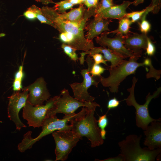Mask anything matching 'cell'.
I'll list each match as a JSON object with an SVG mask.
<instances>
[{
  "label": "cell",
  "instance_id": "6da1fadb",
  "mask_svg": "<svg viewBox=\"0 0 161 161\" xmlns=\"http://www.w3.org/2000/svg\"><path fill=\"white\" fill-rule=\"evenodd\" d=\"M41 9L44 16L60 32L69 33L75 36L80 50L86 52L95 47L93 41L87 39L84 35V30L86 23L76 24L66 20L61 17L53 7L46 6Z\"/></svg>",
  "mask_w": 161,
  "mask_h": 161
},
{
  "label": "cell",
  "instance_id": "7a4b0ae2",
  "mask_svg": "<svg viewBox=\"0 0 161 161\" xmlns=\"http://www.w3.org/2000/svg\"><path fill=\"white\" fill-rule=\"evenodd\" d=\"M87 110V107H83L79 113L70 115H65L62 119L58 118L56 115L46 117L42 126V130L39 134L36 137L33 138L31 137V131L25 134L23 140L19 143L20 149L25 151L31 148L34 144L43 137L55 131L72 130V126L69 125L68 123L85 114Z\"/></svg>",
  "mask_w": 161,
  "mask_h": 161
},
{
  "label": "cell",
  "instance_id": "3957f363",
  "mask_svg": "<svg viewBox=\"0 0 161 161\" xmlns=\"http://www.w3.org/2000/svg\"><path fill=\"white\" fill-rule=\"evenodd\" d=\"M97 106L87 107L86 113L70 122L72 130L81 138L86 137L91 143V147L94 148L103 144V140L100 135V129L97 125V120L94 116Z\"/></svg>",
  "mask_w": 161,
  "mask_h": 161
},
{
  "label": "cell",
  "instance_id": "277c9868",
  "mask_svg": "<svg viewBox=\"0 0 161 161\" xmlns=\"http://www.w3.org/2000/svg\"><path fill=\"white\" fill-rule=\"evenodd\" d=\"M142 135L139 136L133 134L126 137L120 141L118 145L125 161H154L161 153V148L150 150L148 148H142L140 141Z\"/></svg>",
  "mask_w": 161,
  "mask_h": 161
},
{
  "label": "cell",
  "instance_id": "5b68a950",
  "mask_svg": "<svg viewBox=\"0 0 161 161\" xmlns=\"http://www.w3.org/2000/svg\"><path fill=\"white\" fill-rule=\"evenodd\" d=\"M138 57H130L128 61L124 60L116 67L109 69V75L107 78L100 77V82L104 87H108L112 93L118 92L120 83L127 77L134 74L139 67L149 65L151 63L149 59L145 60L143 62L137 61Z\"/></svg>",
  "mask_w": 161,
  "mask_h": 161
},
{
  "label": "cell",
  "instance_id": "8992f818",
  "mask_svg": "<svg viewBox=\"0 0 161 161\" xmlns=\"http://www.w3.org/2000/svg\"><path fill=\"white\" fill-rule=\"evenodd\" d=\"M137 81V79L135 77H134L132 86L127 89L128 91L129 92V95L125 100L128 106H133L135 109V120L137 126L145 130L151 122L154 121H161L160 118L155 119L151 117L148 110L149 103L152 99L157 97L159 95L161 92V88L160 87L158 88L152 95L149 92L146 97L145 103L143 105H140L136 102L134 95V89Z\"/></svg>",
  "mask_w": 161,
  "mask_h": 161
},
{
  "label": "cell",
  "instance_id": "52a82bcc",
  "mask_svg": "<svg viewBox=\"0 0 161 161\" xmlns=\"http://www.w3.org/2000/svg\"><path fill=\"white\" fill-rule=\"evenodd\" d=\"M62 96L54 97L55 102L54 107L47 111L46 117L55 115L62 113L65 115L73 114L80 107L91 106L99 107L100 105L95 102H82L71 96L67 89H64L61 92Z\"/></svg>",
  "mask_w": 161,
  "mask_h": 161
},
{
  "label": "cell",
  "instance_id": "ba28073f",
  "mask_svg": "<svg viewBox=\"0 0 161 161\" xmlns=\"http://www.w3.org/2000/svg\"><path fill=\"white\" fill-rule=\"evenodd\" d=\"M85 61L87 64L88 67L81 70L83 82L81 83H74L70 86L72 90L75 98L82 102H92L95 98L90 95L88 90L92 85L97 87L98 83L100 82V76H94L90 75L89 72L95 62L90 55L87 56Z\"/></svg>",
  "mask_w": 161,
  "mask_h": 161
},
{
  "label": "cell",
  "instance_id": "9c48e42d",
  "mask_svg": "<svg viewBox=\"0 0 161 161\" xmlns=\"http://www.w3.org/2000/svg\"><path fill=\"white\" fill-rule=\"evenodd\" d=\"M52 134L56 145L55 161L66 160L81 138L72 130H57Z\"/></svg>",
  "mask_w": 161,
  "mask_h": 161
},
{
  "label": "cell",
  "instance_id": "30bf717a",
  "mask_svg": "<svg viewBox=\"0 0 161 161\" xmlns=\"http://www.w3.org/2000/svg\"><path fill=\"white\" fill-rule=\"evenodd\" d=\"M54 97L47 100L45 105L32 106L26 101L23 107L22 117L26 120L29 126L34 128L41 127L47 111L54 105Z\"/></svg>",
  "mask_w": 161,
  "mask_h": 161
},
{
  "label": "cell",
  "instance_id": "8fae6325",
  "mask_svg": "<svg viewBox=\"0 0 161 161\" xmlns=\"http://www.w3.org/2000/svg\"><path fill=\"white\" fill-rule=\"evenodd\" d=\"M22 91V92L16 91L8 97L9 100L8 117L14 123L16 129L19 130L27 126L21 121L18 115L21 109L25 105L28 94V91L25 88Z\"/></svg>",
  "mask_w": 161,
  "mask_h": 161
},
{
  "label": "cell",
  "instance_id": "7c38bea8",
  "mask_svg": "<svg viewBox=\"0 0 161 161\" xmlns=\"http://www.w3.org/2000/svg\"><path fill=\"white\" fill-rule=\"evenodd\" d=\"M107 35L103 32L100 36H97L95 38L96 42L101 46L107 47L112 51L123 57L124 58L128 57H138L131 51L127 49L124 43V37L119 35L113 38H108Z\"/></svg>",
  "mask_w": 161,
  "mask_h": 161
},
{
  "label": "cell",
  "instance_id": "4fadbf2b",
  "mask_svg": "<svg viewBox=\"0 0 161 161\" xmlns=\"http://www.w3.org/2000/svg\"><path fill=\"white\" fill-rule=\"evenodd\" d=\"M46 84L44 79L41 77L25 87L29 92L27 101L34 106L43 105L44 102L47 101L50 96Z\"/></svg>",
  "mask_w": 161,
  "mask_h": 161
},
{
  "label": "cell",
  "instance_id": "5bb4252c",
  "mask_svg": "<svg viewBox=\"0 0 161 161\" xmlns=\"http://www.w3.org/2000/svg\"><path fill=\"white\" fill-rule=\"evenodd\" d=\"M97 53L103 54L104 59L107 61L111 62L110 68L116 67L124 60V58L123 57L112 51L109 48H107L106 47L102 46L98 47H94L90 50L80 53V56L78 59L80 64H83L85 61L84 57L86 55L88 54L90 56Z\"/></svg>",
  "mask_w": 161,
  "mask_h": 161
},
{
  "label": "cell",
  "instance_id": "9a60e30c",
  "mask_svg": "<svg viewBox=\"0 0 161 161\" xmlns=\"http://www.w3.org/2000/svg\"><path fill=\"white\" fill-rule=\"evenodd\" d=\"M151 123L144 131V145L150 150L161 148V123L154 121Z\"/></svg>",
  "mask_w": 161,
  "mask_h": 161
},
{
  "label": "cell",
  "instance_id": "2e32d148",
  "mask_svg": "<svg viewBox=\"0 0 161 161\" xmlns=\"http://www.w3.org/2000/svg\"><path fill=\"white\" fill-rule=\"evenodd\" d=\"M94 16V18L86 25L85 28L87 31L85 37L91 41L103 32L109 31L108 26L112 21L111 19L105 18L98 15H95Z\"/></svg>",
  "mask_w": 161,
  "mask_h": 161
},
{
  "label": "cell",
  "instance_id": "e0dca14e",
  "mask_svg": "<svg viewBox=\"0 0 161 161\" xmlns=\"http://www.w3.org/2000/svg\"><path fill=\"white\" fill-rule=\"evenodd\" d=\"M148 37L146 34L144 33L128 35L124 37V44L127 49L139 57L141 54L140 49L146 48Z\"/></svg>",
  "mask_w": 161,
  "mask_h": 161
},
{
  "label": "cell",
  "instance_id": "ac0fdd59",
  "mask_svg": "<svg viewBox=\"0 0 161 161\" xmlns=\"http://www.w3.org/2000/svg\"><path fill=\"white\" fill-rule=\"evenodd\" d=\"M133 2L123 1L120 4H114L112 7L101 10L95 15L106 19H116L120 20L125 16L127 13V8Z\"/></svg>",
  "mask_w": 161,
  "mask_h": 161
},
{
  "label": "cell",
  "instance_id": "d6986e66",
  "mask_svg": "<svg viewBox=\"0 0 161 161\" xmlns=\"http://www.w3.org/2000/svg\"><path fill=\"white\" fill-rule=\"evenodd\" d=\"M132 23L131 19L125 16L119 20L117 29L107 32H103L107 35L110 33H117L124 37L127 36L129 32L130 26Z\"/></svg>",
  "mask_w": 161,
  "mask_h": 161
},
{
  "label": "cell",
  "instance_id": "ffe728a7",
  "mask_svg": "<svg viewBox=\"0 0 161 161\" xmlns=\"http://www.w3.org/2000/svg\"><path fill=\"white\" fill-rule=\"evenodd\" d=\"M146 10L140 20L138 24L140 31L142 33L146 34L150 30L151 25L146 19V17L148 13L152 11L151 8L149 6L146 7Z\"/></svg>",
  "mask_w": 161,
  "mask_h": 161
},
{
  "label": "cell",
  "instance_id": "44dd1931",
  "mask_svg": "<svg viewBox=\"0 0 161 161\" xmlns=\"http://www.w3.org/2000/svg\"><path fill=\"white\" fill-rule=\"evenodd\" d=\"M24 76L23 72V66H20L18 70L15 73V79L13 85L14 91H18L22 89V81Z\"/></svg>",
  "mask_w": 161,
  "mask_h": 161
},
{
  "label": "cell",
  "instance_id": "7402d4cb",
  "mask_svg": "<svg viewBox=\"0 0 161 161\" xmlns=\"http://www.w3.org/2000/svg\"><path fill=\"white\" fill-rule=\"evenodd\" d=\"M53 7L58 13L62 14L66 12V11L72 8L74 5L71 4L69 0H64L55 3Z\"/></svg>",
  "mask_w": 161,
  "mask_h": 161
},
{
  "label": "cell",
  "instance_id": "603a6c76",
  "mask_svg": "<svg viewBox=\"0 0 161 161\" xmlns=\"http://www.w3.org/2000/svg\"><path fill=\"white\" fill-rule=\"evenodd\" d=\"M33 10L36 15V17L41 23H44L49 25L54 28L55 26L54 24L48 19L42 13L41 8L37 7L35 5L31 6Z\"/></svg>",
  "mask_w": 161,
  "mask_h": 161
},
{
  "label": "cell",
  "instance_id": "cb8c5ba5",
  "mask_svg": "<svg viewBox=\"0 0 161 161\" xmlns=\"http://www.w3.org/2000/svg\"><path fill=\"white\" fill-rule=\"evenodd\" d=\"M61 47L64 52L72 60L75 61L79 59L78 55L76 53L77 50L75 48L64 43L61 45Z\"/></svg>",
  "mask_w": 161,
  "mask_h": 161
},
{
  "label": "cell",
  "instance_id": "d4e9b609",
  "mask_svg": "<svg viewBox=\"0 0 161 161\" xmlns=\"http://www.w3.org/2000/svg\"><path fill=\"white\" fill-rule=\"evenodd\" d=\"M146 10V8L140 11H134L126 14L125 16L131 19L132 23L140 20L143 14Z\"/></svg>",
  "mask_w": 161,
  "mask_h": 161
},
{
  "label": "cell",
  "instance_id": "484cf974",
  "mask_svg": "<svg viewBox=\"0 0 161 161\" xmlns=\"http://www.w3.org/2000/svg\"><path fill=\"white\" fill-rule=\"evenodd\" d=\"M106 69L99 64H96L95 63L92 66L89 73L94 76H100Z\"/></svg>",
  "mask_w": 161,
  "mask_h": 161
},
{
  "label": "cell",
  "instance_id": "4316f807",
  "mask_svg": "<svg viewBox=\"0 0 161 161\" xmlns=\"http://www.w3.org/2000/svg\"><path fill=\"white\" fill-rule=\"evenodd\" d=\"M114 4L113 2V0H100L97 9L96 14L104 9L112 7Z\"/></svg>",
  "mask_w": 161,
  "mask_h": 161
},
{
  "label": "cell",
  "instance_id": "83f0119b",
  "mask_svg": "<svg viewBox=\"0 0 161 161\" xmlns=\"http://www.w3.org/2000/svg\"><path fill=\"white\" fill-rule=\"evenodd\" d=\"M98 125L100 130H104L107 126L108 124V120L106 114L99 116L97 120Z\"/></svg>",
  "mask_w": 161,
  "mask_h": 161
},
{
  "label": "cell",
  "instance_id": "f1b7e54d",
  "mask_svg": "<svg viewBox=\"0 0 161 161\" xmlns=\"http://www.w3.org/2000/svg\"><path fill=\"white\" fill-rule=\"evenodd\" d=\"M90 56L92 57L94 62L96 64H99L103 63L106 65H107V61L105 60L103 55L101 53H97L93 54Z\"/></svg>",
  "mask_w": 161,
  "mask_h": 161
},
{
  "label": "cell",
  "instance_id": "f546056e",
  "mask_svg": "<svg viewBox=\"0 0 161 161\" xmlns=\"http://www.w3.org/2000/svg\"><path fill=\"white\" fill-rule=\"evenodd\" d=\"M146 49V53L149 56L153 55L156 50L154 45L151 39L148 37L147 38V46Z\"/></svg>",
  "mask_w": 161,
  "mask_h": 161
},
{
  "label": "cell",
  "instance_id": "4dcf8cb0",
  "mask_svg": "<svg viewBox=\"0 0 161 161\" xmlns=\"http://www.w3.org/2000/svg\"><path fill=\"white\" fill-rule=\"evenodd\" d=\"M149 6L152 9V12L154 13H157L161 7V0H152L151 4Z\"/></svg>",
  "mask_w": 161,
  "mask_h": 161
},
{
  "label": "cell",
  "instance_id": "1f68e13d",
  "mask_svg": "<svg viewBox=\"0 0 161 161\" xmlns=\"http://www.w3.org/2000/svg\"><path fill=\"white\" fill-rule=\"evenodd\" d=\"M99 0H86L83 2L88 9L97 8L98 7Z\"/></svg>",
  "mask_w": 161,
  "mask_h": 161
},
{
  "label": "cell",
  "instance_id": "d6a6232c",
  "mask_svg": "<svg viewBox=\"0 0 161 161\" xmlns=\"http://www.w3.org/2000/svg\"><path fill=\"white\" fill-rule=\"evenodd\" d=\"M120 104V101L114 97L110 99L108 102L107 107L109 110L117 107Z\"/></svg>",
  "mask_w": 161,
  "mask_h": 161
},
{
  "label": "cell",
  "instance_id": "836d02e7",
  "mask_svg": "<svg viewBox=\"0 0 161 161\" xmlns=\"http://www.w3.org/2000/svg\"><path fill=\"white\" fill-rule=\"evenodd\" d=\"M24 15L27 18L30 19H34L36 18V15L31 7L28 8L24 13Z\"/></svg>",
  "mask_w": 161,
  "mask_h": 161
},
{
  "label": "cell",
  "instance_id": "e575fe53",
  "mask_svg": "<svg viewBox=\"0 0 161 161\" xmlns=\"http://www.w3.org/2000/svg\"><path fill=\"white\" fill-rule=\"evenodd\" d=\"M95 161H125V159L123 156L121 154L117 157H110L103 160L95 159Z\"/></svg>",
  "mask_w": 161,
  "mask_h": 161
},
{
  "label": "cell",
  "instance_id": "d590c367",
  "mask_svg": "<svg viewBox=\"0 0 161 161\" xmlns=\"http://www.w3.org/2000/svg\"><path fill=\"white\" fill-rule=\"evenodd\" d=\"M38 2H41L43 4L47 5L50 3H55L52 0H36Z\"/></svg>",
  "mask_w": 161,
  "mask_h": 161
},
{
  "label": "cell",
  "instance_id": "8d00e7d4",
  "mask_svg": "<svg viewBox=\"0 0 161 161\" xmlns=\"http://www.w3.org/2000/svg\"><path fill=\"white\" fill-rule=\"evenodd\" d=\"M69 1L74 5L78 4H80L82 3L80 0H69Z\"/></svg>",
  "mask_w": 161,
  "mask_h": 161
},
{
  "label": "cell",
  "instance_id": "74e56055",
  "mask_svg": "<svg viewBox=\"0 0 161 161\" xmlns=\"http://www.w3.org/2000/svg\"><path fill=\"white\" fill-rule=\"evenodd\" d=\"M144 0H135L133 2V4L135 6H137L138 4L143 3Z\"/></svg>",
  "mask_w": 161,
  "mask_h": 161
},
{
  "label": "cell",
  "instance_id": "f35d334b",
  "mask_svg": "<svg viewBox=\"0 0 161 161\" xmlns=\"http://www.w3.org/2000/svg\"><path fill=\"white\" fill-rule=\"evenodd\" d=\"M5 35V34L4 33H1L0 34V38L1 37H3Z\"/></svg>",
  "mask_w": 161,
  "mask_h": 161
},
{
  "label": "cell",
  "instance_id": "ab89813d",
  "mask_svg": "<svg viewBox=\"0 0 161 161\" xmlns=\"http://www.w3.org/2000/svg\"><path fill=\"white\" fill-rule=\"evenodd\" d=\"M81 1V2L82 3H83L84 2V1L86 0H80Z\"/></svg>",
  "mask_w": 161,
  "mask_h": 161
}]
</instances>
